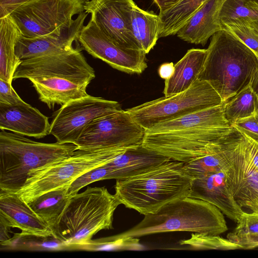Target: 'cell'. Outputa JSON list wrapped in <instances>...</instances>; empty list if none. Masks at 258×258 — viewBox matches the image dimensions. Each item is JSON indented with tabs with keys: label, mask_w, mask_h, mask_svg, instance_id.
Segmentation results:
<instances>
[{
	"label": "cell",
	"mask_w": 258,
	"mask_h": 258,
	"mask_svg": "<svg viewBox=\"0 0 258 258\" xmlns=\"http://www.w3.org/2000/svg\"><path fill=\"white\" fill-rule=\"evenodd\" d=\"M0 216L11 227L19 228L23 233L53 235L49 226L16 192L0 190Z\"/></svg>",
	"instance_id": "obj_19"
},
{
	"label": "cell",
	"mask_w": 258,
	"mask_h": 258,
	"mask_svg": "<svg viewBox=\"0 0 258 258\" xmlns=\"http://www.w3.org/2000/svg\"><path fill=\"white\" fill-rule=\"evenodd\" d=\"M222 28L239 38L258 57V39L247 26L243 18L221 22Z\"/></svg>",
	"instance_id": "obj_32"
},
{
	"label": "cell",
	"mask_w": 258,
	"mask_h": 258,
	"mask_svg": "<svg viewBox=\"0 0 258 258\" xmlns=\"http://www.w3.org/2000/svg\"><path fill=\"white\" fill-rule=\"evenodd\" d=\"M183 164L171 160L143 174L117 179L115 195L127 208L144 215L154 213L171 202L188 197L193 179Z\"/></svg>",
	"instance_id": "obj_4"
},
{
	"label": "cell",
	"mask_w": 258,
	"mask_h": 258,
	"mask_svg": "<svg viewBox=\"0 0 258 258\" xmlns=\"http://www.w3.org/2000/svg\"><path fill=\"white\" fill-rule=\"evenodd\" d=\"M111 169L106 164L91 169L80 175L69 185L68 192L73 196L84 187L97 181L109 179Z\"/></svg>",
	"instance_id": "obj_33"
},
{
	"label": "cell",
	"mask_w": 258,
	"mask_h": 258,
	"mask_svg": "<svg viewBox=\"0 0 258 258\" xmlns=\"http://www.w3.org/2000/svg\"><path fill=\"white\" fill-rule=\"evenodd\" d=\"M21 32L9 16L0 19V79L12 84L21 60L16 54V45Z\"/></svg>",
	"instance_id": "obj_24"
},
{
	"label": "cell",
	"mask_w": 258,
	"mask_h": 258,
	"mask_svg": "<svg viewBox=\"0 0 258 258\" xmlns=\"http://www.w3.org/2000/svg\"><path fill=\"white\" fill-rule=\"evenodd\" d=\"M25 102L13 89L12 84L0 79V103L17 105Z\"/></svg>",
	"instance_id": "obj_36"
},
{
	"label": "cell",
	"mask_w": 258,
	"mask_h": 258,
	"mask_svg": "<svg viewBox=\"0 0 258 258\" xmlns=\"http://www.w3.org/2000/svg\"><path fill=\"white\" fill-rule=\"evenodd\" d=\"M118 102L90 95L72 100L53 114L49 134L57 142L75 145L86 126L96 118L121 110Z\"/></svg>",
	"instance_id": "obj_12"
},
{
	"label": "cell",
	"mask_w": 258,
	"mask_h": 258,
	"mask_svg": "<svg viewBox=\"0 0 258 258\" xmlns=\"http://www.w3.org/2000/svg\"><path fill=\"white\" fill-rule=\"evenodd\" d=\"M222 103L220 96L208 81L197 79L180 93L160 97L126 110L147 130L158 123Z\"/></svg>",
	"instance_id": "obj_9"
},
{
	"label": "cell",
	"mask_w": 258,
	"mask_h": 258,
	"mask_svg": "<svg viewBox=\"0 0 258 258\" xmlns=\"http://www.w3.org/2000/svg\"><path fill=\"white\" fill-rule=\"evenodd\" d=\"M171 160L142 143L127 148L106 164L111 170L109 179L121 180L145 173Z\"/></svg>",
	"instance_id": "obj_20"
},
{
	"label": "cell",
	"mask_w": 258,
	"mask_h": 258,
	"mask_svg": "<svg viewBox=\"0 0 258 258\" xmlns=\"http://www.w3.org/2000/svg\"><path fill=\"white\" fill-rule=\"evenodd\" d=\"M207 49L192 48L174 65L172 75L165 80V97L180 93L189 88L197 80L205 60Z\"/></svg>",
	"instance_id": "obj_22"
},
{
	"label": "cell",
	"mask_w": 258,
	"mask_h": 258,
	"mask_svg": "<svg viewBox=\"0 0 258 258\" xmlns=\"http://www.w3.org/2000/svg\"><path fill=\"white\" fill-rule=\"evenodd\" d=\"M50 128L48 117L30 104L0 103L1 130L40 139L49 135Z\"/></svg>",
	"instance_id": "obj_18"
},
{
	"label": "cell",
	"mask_w": 258,
	"mask_h": 258,
	"mask_svg": "<svg viewBox=\"0 0 258 258\" xmlns=\"http://www.w3.org/2000/svg\"><path fill=\"white\" fill-rule=\"evenodd\" d=\"M227 238L239 246L240 249H250L258 247V234L234 235L228 234Z\"/></svg>",
	"instance_id": "obj_37"
},
{
	"label": "cell",
	"mask_w": 258,
	"mask_h": 258,
	"mask_svg": "<svg viewBox=\"0 0 258 258\" xmlns=\"http://www.w3.org/2000/svg\"><path fill=\"white\" fill-rule=\"evenodd\" d=\"M197 79L208 81L223 103L248 85L258 82V57L231 32L223 29L211 37Z\"/></svg>",
	"instance_id": "obj_3"
},
{
	"label": "cell",
	"mask_w": 258,
	"mask_h": 258,
	"mask_svg": "<svg viewBox=\"0 0 258 258\" xmlns=\"http://www.w3.org/2000/svg\"><path fill=\"white\" fill-rule=\"evenodd\" d=\"M225 173L230 189L239 205L258 213V168L247 153L242 136Z\"/></svg>",
	"instance_id": "obj_15"
},
{
	"label": "cell",
	"mask_w": 258,
	"mask_h": 258,
	"mask_svg": "<svg viewBox=\"0 0 258 258\" xmlns=\"http://www.w3.org/2000/svg\"><path fill=\"white\" fill-rule=\"evenodd\" d=\"M238 18L258 19V0H226L220 12V22Z\"/></svg>",
	"instance_id": "obj_30"
},
{
	"label": "cell",
	"mask_w": 258,
	"mask_h": 258,
	"mask_svg": "<svg viewBox=\"0 0 258 258\" xmlns=\"http://www.w3.org/2000/svg\"><path fill=\"white\" fill-rule=\"evenodd\" d=\"M34 0H0L1 18L8 16L19 6Z\"/></svg>",
	"instance_id": "obj_38"
},
{
	"label": "cell",
	"mask_w": 258,
	"mask_h": 258,
	"mask_svg": "<svg viewBox=\"0 0 258 258\" xmlns=\"http://www.w3.org/2000/svg\"><path fill=\"white\" fill-rule=\"evenodd\" d=\"M133 0H89L85 2V12L112 42L119 47L142 50L132 30Z\"/></svg>",
	"instance_id": "obj_13"
},
{
	"label": "cell",
	"mask_w": 258,
	"mask_h": 258,
	"mask_svg": "<svg viewBox=\"0 0 258 258\" xmlns=\"http://www.w3.org/2000/svg\"><path fill=\"white\" fill-rule=\"evenodd\" d=\"M258 112V93L249 84L224 103V115L231 125L237 119Z\"/></svg>",
	"instance_id": "obj_29"
},
{
	"label": "cell",
	"mask_w": 258,
	"mask_h": 258,
	"mask_svg": "<svg viewBox=\"0 0 258 258\" xmlns=\"http://www.w3.org/2000/svg\"><path fill=\"white\" fill-rule=\"evenodd\" d=\"M77 41L82 48L111 67L129 74H140L147 68L143 50L122 48L112 42L90 19L83 26Z\"/></svg>",
	"instance_id": "obj_14"
},
{
	"label": "cell",
	"mask_w": 258,
	"mask_h": 258,
	"mask_svg": "<svg viewBox=\"0 0 258 258\" xmlns=\"http://www.w3.org/2000/svg\"><path fill=\"white\" fill-rule=\"evenodd\" d=\"M144 216L138 224L113 237L125 239L174 231L219 235L228 230L224 214L218 208L189 197L171 202L156 212Z\"/></svg>",
	"instance_id": "obj_6"
},
{
	"label": "cell",
	"mask_w": 258,
	"mask_h": 258,
	"mask_svg": "<svg viewBox=\"0 0 258 258\" xmlns=\"http://www.w3.org/2000/svg\"><path fill=\"white\" fill-rule=\"evenodd\" d=\"M233 131L223 103L155 124L145 131L142 144L185 163L221 149Z\"/></svg>",
	"instance_id": "obj_1"
},
{
	"label": "cell",
	"mask_w": 258,
	"mask_h": 258,
	"mask_svg": "<svg viewBox=\"0 0 258 258\" xmlns=\"http://www.w3.org/2000/svg\"><path fill=\"white\" fill-rule=\"evenodd\" d=\"M226 170L194 179L188 197L213 205L224 215L237 223L244 211L230 189Z\"/></svg>",
	"instance_id": "obj_17"
},
{
	"label": "cell",
	"mask_w": 258,
	"mask_h": 258,
	"mask_svg": "<svg viewBox=\"0 0 258 258\" xmlns=\"http://www.w3.org/2000/svg\"><path fill=\"white\" fill-rule=\"evenodd\" d=\"M145 131L126 110L121 109L93 120L75 145L79 149L128 148L142 143Z\"/></svg>",
	"instance_id": "obj_11"
},
{
	"label": "cell",
	"mask_w": 258,
	"mask_h": 258,
	"mask_svg": "<svg viewBox=\"0 0 258 258\" xmlns=\"http://www.w3.org/2000/svg\"><path fill=\"white\" fill-rule=\"evenodd\" d=\"M174 71V65L172 62L164 63L160 66L158 74L161 78L166 80L172 75Z\"/></svg>",
	"instance_id": "obj_39"
},
{
	"label": "cell",
	"mask_w": 258,
	"mask_h": 258,
	"mask_svg": "<svg viewBox=\"0 0 258 258\" xmlns=\"http://www.w3.org/2000/svg\"><path fill=\"white\" fill-rule=\"evenodd\" d=\"M120 204L105 187H88L71 197L51 228L53 234L70 250H79L99 231L113 228V214Z\"/></svg>",
	"instance_id": "obj_5"
},
{
	"label": "cell",
	"mask_w": 258,
	"mask_h": 258,
	"mask_svg": "<svg viewBox=\"0 0 258 258\" xmlns=\"http://www.w3.org/2000/svg\"><path fill=\"white\" fill-rule=\"evenodd\" d=\"M85 2L89 1V0H84Z\"/></svg>",
	"instance_id": "obj_43"
},
{
	"label": "cell",
	"mask_w": 258,
	"mask_h": 258,
	"mask_svg": "<svg viewBox=\"0 0 258 258\" xmlns=\"http://www.w3.org/2000/svg\"><path fill=\"white\" fill-rule=\"evenodd\" d=\"M68 186L43 194L27 203L33 212L51 228L66 207L71 196Z\"/></svg>",
	"instance_id": "obj_26"
},
{
	"label": "cell",
	"mask_w": 258,
	"mask_h": 258,
	"mask_svg": "<svg viewBox=\"0 0 258 258\" xmlns=\"http://www.w3.org/2000/svg\"><path fill=\"white\" fill-rule=\"evenodd\" d=\"M236 227L228 234L234 235L258 234V213L243 212Z\"/></svg>",
	"instance_id": "obj_34"
},
{
	"label": "cell",
	"mask_w": 258,
	"mask_h": 258,
	"mask_svg": "<svg viewBox=\"0 0 258 258\" xmlns=\"http://www.w3.org/2000/svg\"><path fill=\"white\" fill-rule=\"evenodd\" d=\"M127 148L77 149L69 157L31 171L16 193L28 203L49 191L69 186L87 171L104 165Z\"/></svg>",
	"instance_id": "obj_8"
},
{
	"label": "cell",
	"mask_w": 258,
	"mask_h": 258,
	"mask_svg": "<svg viewBox=\"0 0 258 258\" xmlns=\"http://www.w3.org/2000/svg\"><path fill=\"white\" fill-rule=\"evenodd\" d=\"M243 19L252 33L258 39V19L251 21Z\"/></svg>",
	"instance_id": "obj_42"
},
{
	"label": "cell",
	"mask_w": 258,
	"mask_h": 258,
	"mask_svg": "<svg viewBox=\"0 0 258 258\" xmlns=\"http://www.w3.org/2000/svg\"><path fill=\"white\" fill-rule=\"evenodd\" d=\"M11 227L5 219L0 216V243L9 240L11 237L9 234Z\"/></svg>",
	"instance_id": "obj_40"
},
{
	"label": "cell",
	"mask_w": 258,
	"mask_h": 258,
	"mask_svg": "<svg viewBox=\"0 0 258 258\" xmlns=\"http://www.w3.org/2000/svg\"><path fill=\"white\" fill-rule=\"evenodd\" d=\"M1 249L57 251L70 250L69 247L53 235L39 236L15 233L9 240L0 243Z\"/></svg>",
	"instance_id": "obj_28"
},
{
	"label": "cell",
	"mask_w": 258,
	"mask_h": 258,
	"mask_svg": "<svg viewBox=\"0 0 258 258\" xmlns=\"http://www.w3.org/2000/svg\"><path fill=\"white\" fill-rule=\"evenodd\" d=\"M82 12L76 19L61 30L35 38L21 35L16 45V54L21 60L64 52L73 49V43L77 40L86 18Z\"/></svg>",
	"instance_id": "obj_16"
},
{
	"label": "cell",
	"mask_w": 258,
	"mask_h": 258,
	"mask_svg": "<svg viewBox=\"0 0 258 258\" xmlns=\"http://www.w3.org/2000/svg\"><path fill=\"white\" fill-rule=\"evenodd\" d=\"M231 126L241 134L258 143V112L236 120Z\"/></svg>",
	"instance_id": "obj_35"
},
{
	"label": "cell",
	"mask_w": 258,
	"mask_h": 258,
	"mask_svg": "<svg viewBox=\"0 0 258 258\" xmlns=\"http://www.w3.org/2000/svg\"><path fill=\"white\" fill-rule=\"evenodd\" d=\"M225 1L206 0L178 31V37L188 43L205 45L215 33L223 30L220 14Z\"/></svg>",
	"instance_id": "obj_21"
},
{
	"label": "cell",
	"mask_w": 258,
	"mask_h": 258,
	"mask_svg": "<svg viewBox=\"0 0 258 258\" xmlns=\"http://www.w3.org/2000/svg\"><path fill=\"white\" fill-rule=\"evenodd\" d=\"M95 72L78 48L21 60L13 79L29 80L39 99L49 108L89 95L86 89Z\"/></svg>",
	"instance_id": "obj_2"
},
{
	"label": "cell",
	"mask_w": 258,
	"mask_h": 258,
	"mask_svg": "<svg viewBox=\"0 0 258 258\" xmlns=\"http://www.w3.org/2000/svg\"><path fill=\"white\" fill-rule=\"evenodd\" d=\"M158 6L160 12H163L175 5L180 0H153Z\"/></svg>",
	"instance_id": "obj_41"
},
{
	"label": "cell",
	"mask_w": 258,
	"mask_h": 258,
	"mask_svg": "<svg viewBox=\"0 0 258 258\" xmlns=\"http://www.w3.org/2000/svg\"><path fill=\"white\" fill-rule=\"evenodd\" d=\"M206 0H180L170 9L160 12L159 38L176 34L178 31Z\"/></svg>",
	"instance_id": "obj_27"
},
{
	"label": "cell",
	"mask_w": 258,
	"mask_h": 258,
	"mask_svg": "<svg viewBox=\"0 0 258 258\" xmlns=\"http://www.w3.org/2000/svg\"><path fill=\"white\" fill-rule=\"evenodd\" d=\"M78 149L71 143H44L1 130L0 190L17 192L29 172L66 159Z\"/></svg>",
	"instance_id": "obj_7"
},
{
	"label": "cell",
	"mask_w": 258,
	"mask_h": 258,
	"mask_svg": "<svg viewBox=\"0 0 258 258\" xmlns=\"http://www.w3.org/2000/svg\"><path fill=\"white\" fill-rule=\"evenodd\" d=\"M241 136V134L233 127L231 136L221 149L190 162L184 163L185 171L194 179L227 169Z\"/></svg>",
	"instance_id": "obj_23"
},
{
	"label": "cell",
	"mask_w": 258,
	"mask_h": 258,
	"mask_svg": "<svg viewBox=\"0 0 258 258\" xmlns=\"http://www.w3.org/2000/svg\"><path fill=\"white\" fill-rule=\"evenodd\" d=\"M84 0H34L23 4L8 16L22 35L35 38L61 30L74 16L84 11Z\"/></svg>",
	"instance_id": "obj_10"
},
{
	"label": "cell",
	"mask_w": 258,
	"mask_h": 258,
	"mask_svg": "<svg viewBox=\"0 0 258 258\" xmlns=\"http://www.w3.org/2000/svg\"><path fill=\"white\" fill-rule=\"evenodd\" d=\"M131 25L134 36L141 49L148 53L159 38V15L152 11H144L136 4L132 12Z\"/></svg>",
	"instance_id": "obj_25"
},
{
	"label": "cell",
	"mask_w": 258,
	"mask_h": 258,
	"mask_svg": "<svg viewBox=\"0 0 258 258\" xmlns=\"http://www.w3.org/2000/svg\"><path fill=\"white\" fill-rule=\"evenodd\" d=\"M180 244L188 245L194 249L198 250H234L240 249L237 244L227 238L219 235L193 233L189 239L181 240Z\"/></svg>",
	"instance_id": "obj_31"
}]
</instances>
